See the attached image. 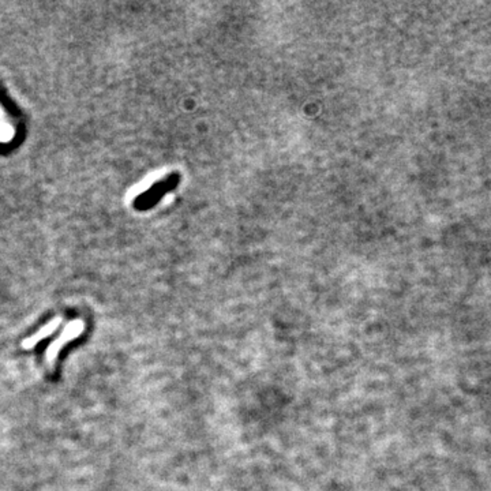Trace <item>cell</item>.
Instances as JSON below:
<instances>
[{
    "label": "cell",
    "mask_w": 491,
    "mask_h": 491,
    "mask_svg": "<svg viewBox=\"0 0 491 491\" xmlns=\"http://www.w3.org/2000/svg\"><path fill=\"white\" fill-rule=\"evenodd\" d=\"M180 179L182 176L179 172H172L166 178L153 183L148 190L142 192L135 198L134 201L135 208L139 210H148L155 208L159 202H162L164 196L178 189Z\"/></svg>",
    "instance_id": "6da1fadb"
},
{
    "label": "cell",
    "mask_w": 491,
    "mask_h": 491,
    "mask_svg": "<svg viewBox=\"0 0 491 491\" xmlns=\"http://www.w3.org/2000/svg\"><path fill=\"white\" fill-rule=\"evenodd\" d=\"M85 330V324L82 320H74L71 322H68L65 325L63 332L48 345L47 351H45V364L49 370L55 368V363L56 359L62 351V348L67 345L68 343H71L72 340H75L77 337H79Z\"/></svg>",
    "instance_id": "7a4b0ae2"
},
{
    "label": "cell",
    "mask_w": 491,
    "mask_h": 491,
    "mask_svg": "<svg viewBox=\"0 0 491 491\" xmlns=\"http://www.w3.org/2000/svg\"><path fill=\"white\" fill-rule=\"evenodd\" d=\"M61 324H62V317H55L52 321H49L47 325H44V327H41L36 334H33V336H29L28 338H25L24 341H22V348H25V350H32L33 347H36L40 341H42L44 338H47V337H49L58 327H61Z\"/></svg>",
    "instance_id": "3957f363"
}]
</instances>
